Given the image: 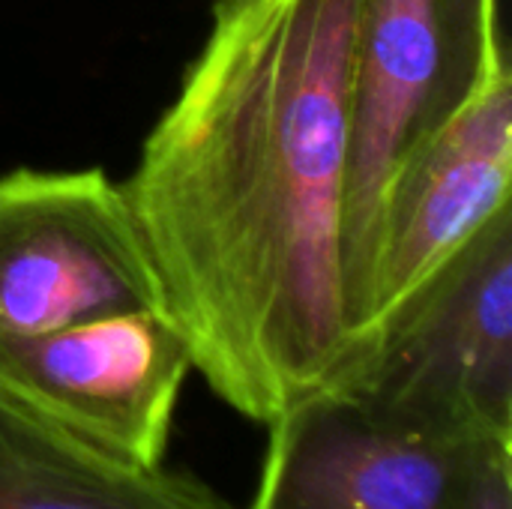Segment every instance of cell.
Masks as SVG:
<instances>
[{
	"instance_id": "3",
	"label": "cell",
	"mask_w": 512,
	"mask_h": 509,
	"mask_svg": "<svg viewBox=\"0 0 512 509\" xmlns=\"http://www.w3.org/2000/svg\"><path fill=\"white\" fill-rule=\"evenodd\" d=\"M330 390L429 438L512 444V210L414 291Z\"/></svg>"
},
{
	"instance_id": "4",
	"label": "cell",
	"mask_w": 512,
	"mask_h": 509,
	"mask_svg": "<svg viewBox=\"0 0 512 509\" xmlns=\"http://www.w3.org/2000/svg\"><path fill=\"white\" fill-rule=\"evenodd\" d=\"M156 309L162 288L126 192L99 168L0 174V336Z\"/></svg>"
},
{
	"instance_id": "2",
	"label": "cell",
	"mask_w": 512,
	"mask_h": 509,
	"mask_svg": "<svg viewBox=\"0 0 512 509\" xmlns=\"http://www.w3.org/2000/svg\"><path fill=\"white\" fill-rule=\"evenodd\" d=\"M501 60L510 54L498 0L360 3L345 192V300L354 357L366 339L372 252L387 195L408 159Z\"/></svg>"
},
{
	"instance_id": "5",
	"label": "cell",
	"mask_w": 512,
	"mask_h": 509,
	"mask_svg": "<svg viewBox=\"0 0 512 509\" xmlns=\"http://www.w3.org/2000/svg\"><path fill=\"white\" fill-rule=\"evenodd\" d=\"M189 369L180 330L156 309L0 336L6 396L138 468L162 465Z\"/></svg>"
},
{
	"instance_id": "6",
	"label": "cell",
	"mask_w": 512,
	"mask_h": 509,
	"mask_svg": "<svg viewBox=\"0 0 512 509\" xmlns=\"http://www.w3.org/2000/svg\"><path fill=\"white\" fill-rule=\"evenodd\" d=\"M249 509H465L480 456L387 423L342 390H321L270 426Z\"/></svg>"
},
{
	"instance_id": "7",
	"label": "cell",
	"mask_w": 512,
	"mask_h": 509,
	"mask_svg": "<svg viewBox=\"0 0 512 509\" xmlns=\"http://www.w3.org/2000/svg\"><path fill=\"white\" fill-rule=\"evenodd\" d=\"M510 189L512 69L510 60H501L408 159L387 195L375 234L369 324L360 351L414 291L510 210Z\"/></svg>"
},
{
	"instance_id": "1",
	"label": "cell",
	"mask_w": 512,
	"mask_h": 509,
	"mask_svg": "<svg viewBox=\"0 0 512 509\" xmlns=\"http://www.w3.org/2000/svg\"><path fill=\"white\" fill-rule=\"evenodd\" d=\"M363 0H216L123 186L192 369L270 426L354 360L345 300Z\"/></svg>"
},
{
	"instance_id": "8",
	"label": "cell",
	"mask_w": 512,
	"mask_h": 509,
	"mask_svg": "<svg viewBox=\"0 0 512 509\" xmlns=\"http://www.w3.org/2000/svg\"><path fill=\"white\" fill-rule=\"evenodd\" d=\"M0 509H237L192 474L120 462L0 390Z\"/></svg>"
},
{
	"instance_id": "9",
	"label": "cell",
	"mask_w": 512,
	"mask_h": 509,
	"mask_svg": "<svg viewBox=\"0 0 512 509\" xmlns=\"http://www.w3.org/2000/svg\"><path fill=\"white\" fill-rule=\"evenodd\" d=\"M465 509H512V447H489L480 456Z\"/></svg>"
}]
</instances>
